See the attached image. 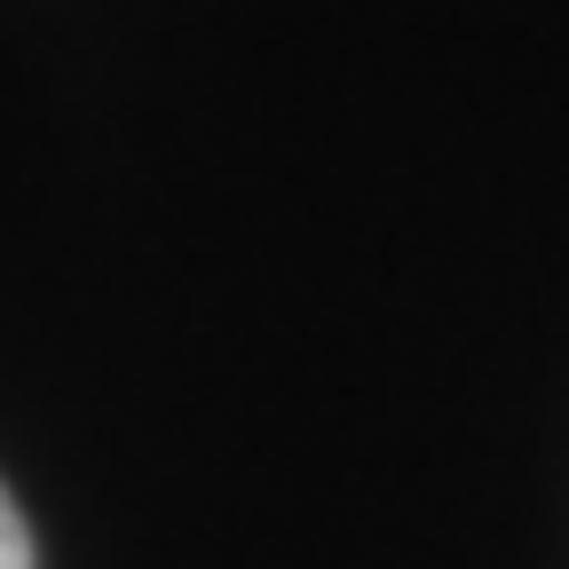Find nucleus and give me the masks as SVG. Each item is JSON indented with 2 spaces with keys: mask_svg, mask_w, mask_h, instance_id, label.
<instances>
[{
  "mask_svg": "<svg viewBox=\"0 0 569 569\" xmlns=\"http://www.w3.org/2000/svg\"><path fill=\"white\" fill-rule=\"evenodd\" d=\"M0 569H32V530H24L9 490H0Z\"/></svg>",
  "mask_w": 569,
  "mask_h": 569,
  "instance_id": "nucleus-1",
  "label": "nucleus"
}]
</instances>
